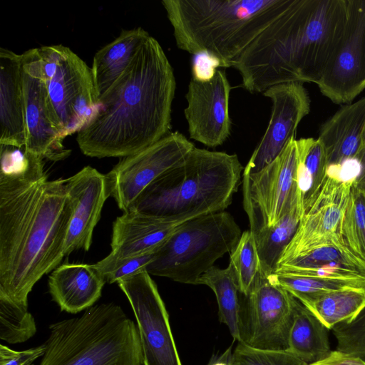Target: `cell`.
<instances>
[{
  "label": "cell",
  "mask_w": 365,
  "mask_h": 365,
  "mask_svg": "<svg viewBox=\"0 0 365 365\" xmlns=\"http://www.w3.org/2000/svg\"><path fill=\"white\" fill-rule=\"evenodd\" d=\"M26 152L24 173L0 175V293L28 307L34 286L64 257L73 202L66 179L48 180L43 158Z\"/></svg>",
  "instance_id": "1"
},
{
  "label": "cell",
  "mask_w": 365,
  "mask_h": 365,
  "mask_svg": "<svg viewBox=\"0 0 365 365\" xmlns=\"http://www.w3.org/2000/svg\"><path fill=\"white\" fill-rule=\"evenodd\" d=\"M303 216L298 203L292 207L276 225L254 233L260 263V273L270 276L277 269L279 260L294 237Z\"/></svg>",
  "instance_id": "27"
},
{
  "label": "cell",
  "mask_w": 365,
  "mask_h": 365,
  "mask_svg": "<svg viewBox=\"0 0 365 365\" xmlns=\"http://www.w3.org/2000/svg\"><path fill=\"white\" fill-rule=\"evenodd\" d=\"M38 48L52 110L65 138L78 133L98 110L91 68L65 46Z\"/></svg>",
  "instance_id": "8"
},
{
  "label": "cell",
  "mask_w": 365,
  "mask_h": 365,
  "mask_svg": "<svg viewBox=\"0 0 365 365\" xmlns=\"http://www.w3.org/2000/svg\"><path fill=\"white\" fill-rule=\"evenodd\" d=\"M341 233L349 249L365 261V191L354 184L343 220Z\"/></svg>",
  "instance_id": "33"
},
{
  "label": "cell",
  "mask_w": 365,
  "mask_h": 365,
  "mask_svg": "<svg viewBox=\"0 0 365 365\" xmlns=\"http://www.w3.org/2000/svg\"><path fill=\"white\" fill-rule=\"evenodd\" d=\"M363 143H365V130L363 135Z\"/></svg>",
  "instance_id": "41"
},
{
  "label": "cell",
  "mask_w": 365,
  "mask_h": 365,
  "mask_svg": "<svg viewBox=\"0 0 365 365\" xmlns=\"http://www.w3.org/2000/svg\"><path fill=\"white\" fill-rule=\"evenodd\" d=\"M242 169L236 154L194 147L150 183L129 211L175 221L224 211L237 191Z\"/></svg>",
  "instance_id": "5"
},
{
  "label": "cell",
  "mask_w": 365,
  "mask_h": 365,
  "mask_svg": "<svg viewBox=\"0 0 365 365\" xmlns=\"http://www.w3.org/2000/svg\"><path fill=\"white\" fill-rule=\"evenodd\" d=\"M268 277L302 304L323 294L352 287H365V280L274 273Z\"/></svg>",
  "instance_id": "30"
},
{
  "label": "cell",
  "mask_w": 365,
  "mask_h": 365,
  "mask_svg": "<svg viewBox=\"0 0 365 365\" xmlns=\"http://www.w3.org/2000/svg\"><path fill=\"white\" fill-rule=\"evenodd\" d=\"M26 124L21 56L0 48V145L23 148Z\"/></svg>",
  "instance_id": "21"
},
{
  "label": "cell",
  "mask_w": 365,
  "mask_h": 365,
  "mask_svg": "<svg viewBox=\"0 0 365 365\" xmlns=\"http://www.w3.org/2000/svg\"><path fill=\"white\" fill-rule=\"evenodd\" d=\"M106 283L93 265L66 263L53 269L48 277V291L61 311L76 314L93 306Z\"/></svg>",
  "instance_id": "22"
},
{
  "label": "cell",
  "mask_w": 365,
  "mask_h": 365,
  "mask_svg": "<svg viewBox=\"0 0 365 365\" xmlns=\"http://www.w3.org/2000/svg\"><path fill=\"white\" fill-rule=\"evenodd\" d=\"M176 88L173 68L149 36L132 61L99 99L97 113L77 133L81 152L92 158H124L170 133Z\"/></svg>",
  "instance_id": "2"
},
{
  "label": "cell",
  "mask_w": 365,
  "mask_h": 365,
  "mask_svg": "<svg viewBox=\"0 0 365 365\" xmlns=\"http://www.w3.org/2000/svg\"><path fill=\"white\" fill-rule=\"evenodd\" d=\"M327 174L323 187L303 215L280 260L320 245L344 241L342 224L354 182H343L335 175Z\"/></svg>",
  "instance_id": "17"
},
{
  "label": "cell",
  "mask_w": 365,
  "mask_h": 365,
  "mask_svg": "<svg viewBox=\"0 0 365 365\" xmlns=\"http://www.w3.org/2000/svg\"><path fill=\"white\" fill-rule=\"evenodd\" d=\"M137 322L143 365H182L169 316L157 286L146 271L118 282Z\"/></svg>",
  "instance_id": "11"
},
{
  "label": "cell",
  "mask_w": 365,
  "mask_h": 365,
  "mask_svg": "<svg viewBox=\"0 0 365 365\" xmlns=\"http://www.w3.org/2000/svg\"><path fill=\"white\" fill-rule=\"evenodd\" d=\"M39 365H143L137 326L113 302L49 326Z\"/></svg>",
  "instance_id": "6"
},
{
  "label": "cell",
  "mask_w": 365,
  "mask_h": 365,
  "mask_svg": "<svg viewBox=\"0 0 365 365\" xmlns=\"http://www.w3.org/2000/svg\"><path fill=\"white\" fill-rule=\"evenodd\" d=\"M149 36L140 27L123 30L119 36L96 53L91 68L98 101L123 74Z\"/></svg>",
  "instance_id": "24"
},
{
  "label": "cell",
  "mask_w": 365,
  "mask_h": 365,
  "mask_svg": "<svg viewBox=\"0 0 365 365\" xmlns=\"http://www.w3.org/2000/svg\"><path fill=\"white\" fill-rule=\"evenodd\" d=\"M242 232L231 214L222 211L180 225L155 252L150 274L197 284L200 277L236 246Z\"/></svg>",
  "instance_id": "7"
},
{
  "label": "cell",
  "mask_w": 365,
  "mask_h": 365,
  "mask_svg": "<svg viewBox=\"0 0 365 365\" xmlns=\"http://www.w3.org/2000/svg\"><path fill=\"white\" fill-rule=\"evenodd\" d=\"M331 330L336 339V350L365 358V307L349 323H340Z\"/></svg>",
  "instance_id": "35"
},
{
  "label": "cell",
  "mask_w": 365,
  "mask_h": 365,
  "mask_svg": "<svg viewBox=\"0 0 365 365\" xmlns=\"http://www.w3.org/2000/svg\"><path fill=\"white\" fill-rule=\"evenodd\" d=\"M327 330L310 310L297 301L287 350L308 365L318 363L331 352Z\"/></svg>",
  "instance_id": "25"
},
{
  "label": "cell",
  "mask_w": 365,
  "mask_h": 365,
  "mask_svg": "<svg viewBox=\"0 0 365 365\" xmlns=\"http://www.w3.org/2000/svg\"><path fill=\"white\" fill-rule=\"evenodd\" d=\"M263 94L272 103L269 122L243 173H257L274 161L295 138L299 124L310 111V98L303 83L275 85Z\"/></svg>",
  "instance_id": "16"
},
{
  "label": "cell",
  "mask_w": 365,
  "mask_h": 365,
  "mask_svg": "<svg viewBox=\"0 0 365 365\" xmlns=\"http://www.w3.org/2000/svg\"><path fill=\"white\" fill-rule=\"evenodd\" d=\"M36 332V322L28 307L0 293V339L9 344L25 342Z\"/></svg>",
  "instance_id": "32"
},
{
  "label": "cell",
  "mask_w": 365,
  "mask_h": 365,
  "mask_svg": "<svg viewBox=\"0 0 365 365\" xmlns=\"http://www.w3.org/2000/svg\"><path fill=\"white\" fill-rule=\"evenodd\" d=\"M309 365H313V364H309Z\"/></svg>",
  "instance_id": "42"
},
{
  "label": "cell",
  "mask_w": 365,
  "mask_h": 365,
  "mask_svg": "<svg viewBox=\"0 0 365 365\" xmlns=\"http://www.w3.org/2000/svg\"><path fill=\"white\" fill-rule=\"evenodd\" d=\"M185 222L123 212L113 222L110 254L93 265L103 274L122 259L154 253Z\"/></svg>",
  "instance_id": "19"
},
{
  "label": "cell",
  "mask_w": 365,
  "mask_h": 365,
  "mask_svg": "<svg viewBox=\"0 0 365 365\" xmlns=\"http://www.w3.org/2000/svg\"><path fill=\"white\" fill-rule=\"evenodd\" d=\"M233 351L232 346L219 355H212L207 365H232Z\"/></svg>",
  "instance_id": "40"
},
{
  "label": "cell",
  "mask_w": 365,
  "mask_h": 365,
  "mask_svg": "<svg viewBox=\"0 0 365 365\" xmlns=\"http://www.w3.org/2000/svg\"><path fill=\"white\" fill-rule=\"evenodd\" d=\"M154 253L122 259L103 274L106 282L118 283L120 280L146 271L147 266L153 261Z\"/></svg>",
  "instance_id": "36"
},
{
  "label": "cell",
  "mask_w": 365,
  "mask_h": 365,
  "mask_svg": "<svg viewBox=\"0 0 365 365\" xmlns=\"http://www.w3.org/2000/svg\"><path fill=\"white\" fill-rule=\"evenodd\" d=\"M313 365H365L362 358L344 353L338 350L331 351L330 354L324 360L312 364Z\"/></svg>",
  "instance_id": "38"
},
{
  "label": "cell",
  "mask_w": 365,
  "mask_h": 365,
  "mask_svg": "<svg viewBox=\"0 0 365 365\" xmlns=\"http://www.w3.org/2000/svg\"><path fill=\"white\" fill-rule=\"evenodd\" d=\"M45 351L44 344L27 349L23 351H15L6 345H0V365H34V363Z\"/></svg>",
  "instance_id": "37"
},
{
  "label": "cell",
  "mask_w": 365,
  "mask_h": 365,
  "mask_svg": "<svg viewBox=\"0 0 365 365\" xmlns=\"http://www.w3.org/2000/svg\"><path fill=\"white\" fill-rule=\"evenodd\" d=\"M317 85L335 104L351 103L365 89V0H348L344 32Z\"/></svg>",
  "instance_id": "12"
},
{
  "label": "cell",
  "mask_w": 365,
  "mask_h": 365,
  "mask_svg": "<svg viewBox=\"0 0 365 365\" xmlns=\"http://www.w3.org/2000/svg\"><path fill=\"white\" fill-rule=\"evenodd\" d=\"M348 17V0H292L231 64L251 93L284 83H317Z\"/></svg>",
  "instance_id": "3"
},
{
  "label": "cell",
  "mask_w": 365,
  "mask_h": 365,
  "mask_svg": "<svg viewBox=\"0 0 365 365\" xmlns=\"http://www.w3.org/2000/svg\"><path fill=\"white\" fill-rule=\"evenodd\" d=\"M275 273L365 280V261L344 241L320 245L281 259Z\"/></svg>",
  "instance_id": "20"
},
{
  "label": "cell",
  "mask_w": 365,
  "mask_h": 365,
  "mask_svg": "<svg viewBox=\"0 0 365 365\" xmlns=\"http://www.w3.org/2000/svg\"><path fill=\"white\" fill-rule=\"evenodd\" d=\"M194 147L176 131L137 153L122 158L106 174L118 207L123 212L129 211L150 183L182 160Z\"/></svg>",
  "instance_id": "14"
},
{
  "label": "cell",
  "mask_w": 365,
  "mask_h": 365,
  "mask_svg": "<svg viewBox=\"0 0 365 365\" xmlns=\"http://www.w3.org/2000/svg\"><path fill=\"white\" fill-rule=\"evenodd\" d=\"M328 329L354 320L365 307V287L327 292L303 304Z\"/></svg>",
  "instance_id": "28"
},
{
  "label": "cell",
  "mask_w": 365,
  "mask_h": 365,
  "mask_svg": "<svg viewBox=\"0 0 365 365\" xmlns=\"http://www.w3.org/2000/svg\"><path fill=\"white\" fill-rule=\"evenodd\" d=\"M297 165V144L294 138L262 170L243 173V207L253 234L274 226L292 207L300 205Z\"/></svg>",
  "instance_id": "9"
},
{
  "label": "cell",
  "mask_w": 365,
  "mask_h": 365,
  "mask_svg": "<svg viewBox=\"0 0 365 365\" xmlns=\"http://www.w3.org/2000/svg\"><path fill=\"white\" fill-rule=\"evenodd\" d=\"M21 56V78L26 124L25 150L53 161L66 158L71 150L52 110L38 48Z\"/></svg>",
  "instance_id": "13"
},
{
  "label": "cell",
  "mask_w": 365,
  "mask_h": 365,
  "mask_svg": "<svg viewBox=\"0 0 365 365\" xmlns=\"http://www.w3.org/2000/svg\"><path fill=\"white\" fill-rule=\"evenodd\" d=\"M230 267L240 292L247 296L260 272L259 258L254 234L249 230L242 235L230 252Z\"/></svg>",
  "instance_id": "31"
},
{
  "label": "cell",
  "mask_w": 365,
  "mask_h": 365,
  "mask_svg": "<svg viewBox=\"0 0 365 365\" xmlns=\"http://www.w3.org/2000/svg\"><path fill=\"white\" fill-rule=\"evenodd\" d=\"M231 86L224 71L216 69L207 79L193 78L188 84L184 110L190 138L215 148L231 134L229 113Z\"/></svg>",
  "instance_id": "15"
},
{
  "label": "cell",
  "mask_w": 365,
  "mask_h": 365,
  "mask_svg": "<svg viewBox=\"0 0 365 365\" xmlns=\"http://www.w3.org/2000/svg\"><path fill=\"white\" fill-rule=\"evenodd\" d=\"M245 297L238 342L259 349L287 350L298 300L260 272Z\"/></svg>",
  "instance_id": "10"
},
{
  "label": "cell",
  "mask_w": 365,
  "mask_h": 365,
  "mask_svg": "<svg viewBox=\"0 0 365 365\" xmlns=\"http://www.w3.org/2000/svg\"><path fill=\"white\" fill-rule=\"evenodd\" d=\"M356 158L361 165L360 173L354 182V185L359 189L365 191V143H363Z\"/></svg>",
  "instance_id": "39"
},
{
  "label": "cell",
  "mask_w": 365,
  "mask_h": 365,
  "mask_svg": "<svg viewBox=\"0 0 365 365\" xmlns=\"http://www.w3.org/2000/svg\"><path fill=\"white\" fill-rule=\"evenodd\" d=\"M365 130V96L342 106L324 121L318 139L324 148L328 165L356 158L363 144Z\"/></svg>",
  "instance_id": "23"
},
{
  "label": "cell",
  "mask_w": 365,
  "mask_h": 365,
  "mask_svg": "<svg viewBox=\"0 0 365 365\" xmlns=\"http://www.w3.org/2000/svg\"><path fill=\"white\" fill-rule=\"evenodd\" d=\"M197 284L207 285L214 292L220 321L227 326L233 339L238 342L242 304L239 297L240 292L230 267L220 269L213 266L200 277Z\"/></svg>",
  "instance_id": "29"
},
{
  "label": "cell",
  "mask_w": 365,
  "mask_h": 365,
  "mask_svg": "<svg viewBox=\"0 0 365 365\" xmlns=\"http://www.w3.org/2000/svg\"><path fill=\"white\" fill-rule=\"evenodd\" d=\"M66 189L73 202V212L64 245V257L76 250H89L104 203L111 195L108 175L91 166L84 167L67 178Z\"/></svg>",
  "instance_id": "18"
},
{
  "label": "cell",
  "mask_w": 365,
  "mask_h": 365,
  "mask_svg": "<svg viewBox=\"0 0 365 365\" xmlns=\"http://www.w3.org/2000/svg\"><path fill=\"white\" fill-rule=\"evenodd\" d=\"M292 0H163L177 46L205 55L218 67L232 62Z\"/></svg>",
  "instance_id": "4"
},
{
  "label": "cell",
  "mask_w": 365,
  "mask_h": 365,
  "mask_svg": "<svg viewBox=\"0 0 365 365\" xmlns=\"http://www.w3.org/2000/svg\"><path fill=\"white\" fill-rule=\"evenodd\" d=\"M298 150L297 189L303 215L318 196L327 177L328 163L320 140H297Z\"/></svg>",
  "instance_id": "26"
},
{
  "label": "cell",
  "mask_w": 365,
  "mask_h": 365,
  "mask_svg": "<svg viewBox=\"0 0 365 365\" xmlns=\"http://www.w3.org/2000/svg\"><path fill=\"white\" fill-rule=\"evenodd\" d=\"M232 365H308L288 350L259 349L238 342Z\"/></svg>",
  "instance_id": "34"
}]
</instances>
